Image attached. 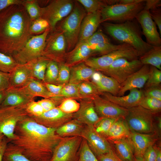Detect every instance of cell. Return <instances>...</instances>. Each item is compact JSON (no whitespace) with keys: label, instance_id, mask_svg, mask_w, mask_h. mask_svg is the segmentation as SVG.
<instances>
[{"label":"cell","instance_id":"cell-7","mask_svg":"<svg viewBox=\"0 0 161 161\" xmlns=\"http://www.w3.org/2000/svg\"><path fill=\"white\" fill-rule=\"evenodd\" d=\"M50 31L49 27L41 34L32 35L23 47L12 56L17 63L24 64L41 57Z\"/></svg>","mask_w":161,"mask_h":161},{"label":"cell","instance_id":"cell-6","mask_svg":"<svg viewBox=\"0 0 161 161\" xmlns=\"http://www.w3.org/2000/svg\"><path fill=\"white\" fill-rule=\"evenodd\" d=\"M136 50L130 45L124 43L120 48L97 57L89 58L83 62L87 66L96 71L103 72L114 61L121 58L129 60L138 59Z\"/></svg>","mask_w":161,"mask_h":161},{"label":"cell","instance_id":"cell-14","mask_svg":"<svg viewBox=\"0 0 161 161\" xmlns=\"http://www.w3.org/2000/svg\"><path fill=\"white\" fill-rule=\"evenodd\" d=\"M81 137L86 140L96 157L107 153L112 149L107 139L98 133L93 125H85Z\"/></svg>","mask_w":161,"mask_h":161},{"label":"cell","instance_id":"cell-27","mask_svg":"<svg viewBox=\"0 0 161 161\" xmlns=\"http://www.w3.org/2000/svg\"><path fill=\"white\" fill-rule=\"evenodd\" d=\"M69 67L70 74L68 83L75 84L89 80L96 71L86 65L83 62Z\"/></svg>","mask_w":161,"mask_h":161},{"label":"cell","instance_id":"cell-57","mask_svg":"<svg viewBox=\"0 0 161 161\" xmlns=\"http://www.w3.org/2000/svg\"><path fill=\"white\" fill-rule=\"evenodd\" d=\"M24 0H0V12L13 5H22Z\"/></svg>","mask_w":161,"mask_h":161},{"label":"cell","instance_id":"cell-32","mask_svg":"<svg viewBox=\"0 0 161 161\" xmlns=\"http://www.w3.org/2000/svg\"><path fill=\"white\" fill-rule=\"evenodd\" d=\"M85 125L72 119L56 130V133L61 137L81 136Z\"/></svg>","mask_w":161,"mask_h":161},{"label":"cell","instance_id":"cell-4","mask_svg":"<svg viewBox=\"0 0 161 161\" xmlns=\"http://www.w3.org/2000/svg\"><path fill=\"white\" fill-rule=\"evenodd\" d=\"M85 11L76 1L71 13L62 21L59 29L63 32L66 43V50L71 51L77 44L81 24Z\"/></svg>","mask_w":161,"mask_h":161},{"label":"cell","instance_id":"cell-15","mask_svg":"<svg viewBox=\"0 0 161 161\" xmlns=\"http://www.w3.org/2000/svg\"><path fill=\"white\" fill-rule=\"evenodd\" d=\"M93 100L95 110L100 117L125 118L128 109L122 107L100 95L94 96Z\"/></svg>","mask_w":161,"mask_h":161},{"label":"cell","instance_id":"cell-8","mask_svg":"<svg viewBox=\"0 0 161 161\" xmlns=\"http://www.w3.org/2000/svg\"><path fill=\"white\" fill-rule=\"evenodd\" d=\"M27 105L0 106V131L7 142L13 137L17 123L28 116L26 109Z\"/></svg>","mask_w":161,"mask_h":161},{"label":"cell","instance_id":"cell-23","mask_svg":"<svg viewBox=\"0 0 161 161\" xmlns=\"http://www.w3.org/2000/svg\"><path fill=\"white\" fill-rule=\"evenodd\" d=\"M91 79L101 93L108 92L114 96L117 95L120 88V84L113 78L96 71Z\"/></svg>","mask_w":161,"mask_h":161},{"label":"cell","instance_id":"cell-33","mask_svg":"<svg viewBox=\"0 0 161 161\" xmlns=\"http://www.w3.org/2000/svg\"><path fill=\"white\" fill-rule=\"evenodd\" d=\"M139 58L143 65L153 66L161 70V46H154Z\"/></svg>","mask_w":161,"mask_h":161},{"label":"cell","instance_id":"cell-54","mask_svg":"<svg viewBox=\"0 0 161 161\" xmlns=\"http://www.w3.org/2000/svg\"><path fill=\"white\" fill-rule=\"evenodd\" d=\"M151 18L159 29V34L161 35V9L159 7L149 11Z\"/></svg>","mask_w":161,"mask_h":161},{"label":"cell","instance_id":"cell-63","mask_svg":"<svg viewBox=\"0 0 161 161\" xmlns=\"http://www.w3.org/2000/svg\"><path fill=\"white\" fill-rule=\"evenodd\" d=\"M134 161H144L143 156L141 155H134Z\"/></svg>","mask_w":161,"mask_h":161},{"label":"cell","instance_id":"cell-2","mask_svg":"<svg viewBox=\"0 0 161 161\" xmlns=\"http://www.w3.org/2000/svg\"><path fill=\"white\" fill-rule=\"evenodd\" d=\"M22 5H11L0 12V52L12 56L32 35V22Z\"/></svg>","mask_w":161,"mask_h":161},{"label":"cell","instance_id":"cell-45","mask_svg":"<svg viewBox=\"0 0 161 161\" xmlns=\"http://www.w3.org/2000/svg\"><path fill=\"white\" fill-rule=\"evenodd\" d=\"M78 161H99L83 138Z\"/></svg>","mask_w":161,"mask_h":161},{"label":"cell","instance_id":"cell-31","mask_svg":"<svg viewBox=\"0 0 161 161\" xmlns=\"http://www.w3.org/2000/svg\"><path fill=\"white\" fill-rule=\"evenodd\" d=\"M21 87L27 93L35 97H39L53 99L55 96L49 92L42 82L33 78Z\"/></svg>","mask_w":161,"mask_h":161},{"label":"cell","instance_id":"cell-53","mask_svg":"<svg viewBox=\"0 0 161 161\" xmlns=\"http://www.w3.org/2000/svg\"><path fill=\"white\" fill-rule=\"evenodd\" d=\"M37 102L42 106L44 112L50 110L58 106L55 101L51 98H44Z\"/></svg>","mask_w":161,"mask_h":161},{"label":"cell","instance_id":"cell-34","mask_svg":"<svg viewBox=\"0 0 161 161\" xmlns=\"http://www.w3.org/2000/svg\"><path fill=\"white\" fill-rule=\"evenodd\" d=\"M2 161H32L23 154L20 150L13 143H7Z\"/></svg>","mask_w":161,"mask_h":161},{"label":"cell","instance_id":"cell-48","mask_svg":"<svg viewBox=\"0 0 161 161\" xmlns=\"http://www.w3.org/2000/svg\"><path fill=\"white\" fill-rule=\"evenodd\" d=\"M26 111L30 117H37L42 114L44 112L41 105L37 101L32 100L26 106Z\"/></svg>","mask_w":161,"mask_h":161},{"label":"cell","instance_id":"cell-56","mask_svg":"<svg viewBox=\"0 0 161 161\" xmlns=\"http://www.w3.org/2000/svg\"><path fill=\"white\" fill-rule=\"evenodd\" d=\"M161 1L160 0H146L143 10L150 11L160 7Z\"/></svg>","mask_w":161,"mask_h":161},{"label":"cell","instance_id":"cell-28","mask_svg":"<svg viewBox=\"0 0 161 161\" xmlns=\"http://www.w3.org/2000/svg\"><path fill=\"white\" fill-rule=\"evenodd\" d=\"M132 143L134 155H143L147 148L152 145L154 138L149 134L131 131L129 137Z\"/></svg>","mask_w":161,"mask_h":161},{"label":"cell","instance_id":"cell-36","mask_svg":"<svg viewBox=\"0 0 161 161\" xmlns=\"http://www.w3.org/2000/svg\"><path fill=\"white\" fill-rule=\"evenodd\" d=\"M59 98L61 102L65 98L79 100L85 99L80 94L77 84L69 83L64 85L60 92Z\"/></svg>","mask_w":161,"mask_h":161},{"label":"cell","instance_id":"cell-10","mask_svg":"<svg viewBox=\"0 0 161 161\" xmlns=\"http://www.w3.org/2000/svg\"><path fill=\"white\" fill-rule=\"evenodd\" d=\"M128 109L125 119L131 131L144 134L153 131V113L140 106Z\"/></svg>","mask_w":161,"mask_h":161},{"label":"cell","instance_id":"cell-21","mask_svg":"<svg viewBox=\"0 0 161 161\" xmlns=\"http://www.w3.org/2000/svg\"><path fill=\"white\" fill-rule=\"evenodd\" d=\"M35 98L21 87H10L6 90L4 98L0 106L25 105L34 100Z\"/></svg>","mask_w":161,"mask_h":161},{"label":"cell","instance_id":"cell-44","mask_svg":"<svg viewBox=\"0 0 161 161\" xmlns=\"http://www.w3.org/2000/svg\"><path fill=\"white\" fill-rule=\"evenodd\" d=\"M161 82V70L153 66H150L149 75L145 85V88L160 85Z\"/></svg>","mask_w":161,"mask_h":161},{"label":"cell","instance_id":"cell-20","mask_svg":"<svg viewBox=\"0 0 161 161\" xmlns=\"http://www.w3.org/2000/svg\"><path fill=\"white\" fill-rule=\"evenodd\" d=\"M80 100L78 110L73 114V119H75L85 125H94L100 117L96 113L92 98Z\"/></svg>","mask_w":161,"mask_h":161},{"label":"cell","instance_id":"cell-61","mask_svg":"<svg viewBox=\"0 0 161 161\" xmlns=\"http://www.w3.org/2000/svg\"><path fill=\"white\" fill-rule=\"evenodd\" d=\"M157 156L156 161H161V151L160 148H156Z\"/></svg>","mask_w":161,"mask_h":161},{"label":"cell","instance_id":"cell-24","mask_svg":"<svg viewBox=\"0 0 161 161\" xmlns=\"http://www.w3.org/2000/svg\"><path fill=\"white\" fill-rule=\"evenodd\" d=\"M100 19V11L86 15L82 22L77 44L86 40L95 32Z\"/></svg>","mask_w":161,"mask_h":161},{"label":"cell","instance_id":"cell-26","mask_svg":"<svg viewBox=\"0 0 161 161\" xmlns=\"http://www.w3.org/2000/svg\"><path fill=\"white\" fill-rule=\"evenodd\" d=\"M94 53L87 44L83 41L77 44L75 47L66 55L65 65L70 67L83 62Z\"/></svg>","mask_w":161,"mask_h":161},{"label":"cell","instance_id":"cell-50","mask_svg":"<svg viewBox=\"0 0 161 161\" xmlns=\"http://www.w3.org/2000/svg\"><path fill=\"white\" fill-rule=\"evenodd\" d=\"M143 92L144 96L155 98L161 101L160 85L145 88Z\"/></svg>","mask_w":161,"mask_h":161},{"label":"cell","instance_id":"cell-41","mask_svg":"<svg viewBox=\"0 0 161 161\" xmlns=\"http://www.w3.org/2000/svg\"><path fill=\"white\" fill-rule=\"evenodd\" d=\"M139 106L152 113L160 112L161 110V101L154 98L144 96Z\"/></svg>","mask_w":161,"mask_h":161},{"label":"cell","instance_id":"cell-42","mask_svg":"<svg viewBox=\"0 0 161 161\" xmlns=\"http://www.w3.org/2000/svg\"><path fill=\"white\" fill-rule=\"evenodd\" d=\"M18 64L12 56L0 52V71L11 73Z\"/></svg>","mask_w":161,"mask_h":161},{"label":"cell","instance_id":"cell-37","mask_svg":"<svg viewBox=\"0 0 161 161\" xmlns=\"http://www.w3.org/2000/svg\"><path fill=\"white\" fill-rule=\"evenodd\" d=\"M22 5L25 9L32 21L41 18L43 8L39 6L36 1L24 0Z\"/></svg>","mask_w":161,"mask_h":161},{"label":"cell","instance_id":"cell-39","mask_svg":"<svg viewBox=\"0 0 161 161\" xmlns=\"http://www.w3.org/2000/svg\"><path fill=\"white\" fill-rule=\"evenodd\" d=\"M59 66L56 62L49 60L47 66L44 82L55 84L58 75Z\"/></svg>","mask_w":161,"mask_h":161},{"label":"cell","instance_id":"cell-22","mask_svg":"<svg viewBox=\"0 0 161 161\" xmlns=\"http://www.w3.org/2000/svg\"><path fill=\"white\" fill-rule=\"evenodd\" d=\"M124 44H112L103 32H99L94 34L91 38L89 46L94 53H97L102 55L120 48Z\"/></svg>","mask_w":161,"mask_h":161},{"label":"cell","instance_id":"cell-51","mask_svg":"<svg viewBox=\"0 0 161 161\" xmlns=\"http://www.w3.org/2000/svg\"><path fill=\"white\" fill-rule=\"evenodd\" d=\"M96 157L99 161H124L112 148L108 152Z\"/></svg>","mask_w":161,"mask_h":161},{"label":"cell","instance_id":"cell-47","mask_svg":"<svg viewBox=\"0 0 161 161\" xmlns=\"http://www.w3.org/2000/svg\"><path fill=\"white\" fill-rule=\"evenodd\" d=\"M49 27V24L47 20L39 18L32 22L30 28V32L32 35L37 34L44 32Z\"/></svg>","mask_w":161,"mask_h":161},{"label":"cell","instance_id":"cell-59","mask_svg":"<svg viewBox=\"0 0 161 161\" xmlns=\"http://www.w3.org/2000/svg\"><path fill=\"white\" fill-rule=\"evenodd\" d=\"M7 143V138L5 137L0 145V161H2L3 154Z\"/></svg>","mask_w":161,"mask_h":161},{"label":"cell","instance_id":"cell-46","mask_svg":"<svg viewBox=\"0 0 161 161\" xmlns=\"http://www.w3.org/2000/svg\"><path fill=\"white\" fill-rule=\"evenodd\" d=\"M58 75L55 84H65L69 82V80L70 74V67L62 63L58 65Z\"/></svg>","mask_w":161,"mask_h":161},{"label":"cell","instance_id":"cell-3","mask_svg":"<svg viewBox=\"0 0 161 161\" xmlns=\"http://www.w3.org/2000/svg\"><path fill=\"white\" fill-rule=\"evenodd\" d=\"M102 23L108 34L116 40L132 46L137 51L139 57L154 47L143 39L138 26L132 20L120 24Z\"/></svg>","mask_w":161,"mask_h":161},{"label":"cell","instance_id":"cell-11","mask_svg":"<svg viewBox=\"0 0 161 161\" xmlns=\"http://www.w3.org/2000/svg\"><path fill=\"white\" fill-rule=\"evenodd\" d=\"M74 2L70 0H54L43 7L41 18L47 21L50 31L55 29L58 22L71 13L74 7Z\"/></svg>","mask_w":161,"mask_h":161},{"label":"cell","instance_id":"cell-60","mask_svg":"<svg viewBox=\"0 0 161 161\" xmlns=\"http://www.w3.org/2000/svg\"><path fill=\"white\" fill-rule=\"evenodd\" d=\"M141 0H117V4H129L140 1Z\"/></svg>","mask_w":161,"mask_h":161},{"label":"cell","instance_id":"cell-43","mask_svg":"<svg viewBox=\"0 0 161 161\" xmlns=\"http://www.w3.org/2000/svg\"><path fill=\"white\" fill-rule=\"evenodd\" d=\"M80 106V103L75 99L68 98L64 99L58 107L64 112L73 114L78 110Z\"/></svg>","mask_w":161,"mask_h":161},{"label":"cell","instance_id":"cell-55","mask_svg":"<svg viewBox=\"0 0 161 161\" xmlns=\"http://www.w3.org/2000/svg\"><path fill=\"white\" fill-rule=\"evenodd\" d=\"M156 148L152 145L146 149L143 155V158L144 161H156Z\"/></svg>","mask_w":161,"mask_h":161},{"label":"cell","instance_id":"cell-12","mask_svg":"<svg viewBox=\"0 0 161 161\" xmlns=\"http://www.w3.org/2000/svg\"><path fill=\"white\" fill-rule=\"evenodd\" d=\"M143 65L138 59L129 60L121 58L114 61L102 72L121 84Z\"/></svg>","mask_w":161,"mask_h":161},{"label":"cell","instance_id":"cell-52","mask_svg":"<svg viewBox=\"0 0 161 161\" xmlns=\"http://www.w3.org/2000/svg\"><path fill=\"white\" fill-rule=\"evenodd\" d=\"M11 73L0 71V91L6 90L10 86Z\"/></svg>","mask_w":161,"mask_h":161},{"label":"cell","instance_id":"cell-17","mask_svg":"<svg viewBox=\"0 0 161 161\" xmlns=\"http://www.w3.org/2000/svg\"><path fill=\"white\" fill-rule=\"evenodd\" d=\"M140 24L147 42L154 47L161 45L160 35L158 32L156 24L151 16L149 11L143 10L135 18Z\"/></svg>","mask_w":161,"mask_h":161},{"label":"cell","instance_id":"cell-40","mask_svg":"<svg viewBox=\"0 0 161 161\" xmlns=\"http://www.w3.org/2000/svg\"><path fill=\"white\" fill-rule=\"evenodd\" d=\"M117 119L100 117L93 126L96 131L106 138L107 133L113 123Z\"/></svg>","mask_w":161,"mask_h":161},{"label":"cell","instance_id":"cell-19","mask_svg":"<svg viewBox=\"0 0 161 161\" xmlns=\"http://www.w3.org/2000/svg\"><path fill=\"white\" fill-rule=\"evenodd\" d=\"M127 95L117 96L108 92H102L100 95L104 98L123 108L129 109L139 106L144 96L143 91L134 88L130 90Z\"/></svg>","mask_w":161,"mask_h":161},{"label":"cell","instance_id":"cell-64","mask_svg":"<svg viewBox=\"0 0 161 161\" xmlns=\"http://www.w3.org/2000/svg\"><path fill=\"white\" fill-rule=\"evenodd\" d=\"M5 136L0 131V145L2 142Z\"/></svg>","mask_w":161,"mask_h":161},{"label":"cell","instance_id":"cell-16","mask_svg":"<svg viewBox=\"0 0 161 161\" xmlns=\"http://www.w3.org/2000/svg\"><path fill=\"white\" fill-rule=\"evenodd\" d=\"M30 117L41 125L48 128L56 129L72 119L73 114L64 112L57 107L44 112L39 116Z\"/></svg>","mask_w":161,"mask_h":161},{"label":"cell","instance_id":"cell-9","mask_svg":"<svg viewBox=\"0 0 161 161\" xmlns=\"http://www.w3.org/2000/svg\"><path fill=\"white\" fill-rule=\"evenodd\" d=\"M83 140L81 136L62 137L49 161H78Z\"/></svg>","mask_w":161,"mask_h":161},{"label":"cell","instance_id":"cell-38","mask_svg":"<svg viewBox=\"0 0 161 161\" xmlns=\"http://www.w3.org/2000/svg\"><path fill=\"white\" fill-rule=\"evenodd\" d=\"M76 1L83 6L88 13L100 11L104 6L109 5V0H78Z\"/></svg>","mask_w":161,"mask_h":161},{"label":"cell","instance_id":"cell-18","mask_svg":"<svg viewBox=\"0 0 161 161\" xmlns=\"http://www.w3.org/2000/svg\"><path fill=\"white\" fill-rule=\"evenodd\" d=\"M150 69V65H143L120 84V88L117 96H123L126 91L133 89H140L144 87L148 78Z\"/></svg>","mask_w":161,"mask_h":161},{"label":"cell","instance_id":"cell-13","mask_svg":"<svg viewBox=\"0 0 161 161\" xmlns=\"http://www.w3.org/2000/svg\"><path fill=\"white\" fill-rule=\"evenodd\" d=\"M66 50V41L63 32L55 29L50 31L47 36L42 57L58 63Z\"/></svg>","mask_w":161,"mask_h":161},{"label":"cell","instance_id":"cell-30","mask_svg":"<svg viewBox=\"0 0 161 161\" xmlns=\"http://www.w3.org/2000/svg\"><path fill=\"white\" fill-rule=\"evenodd\" d=\"M114 150L124 161H134V149L129 137L112 141Z\"/></svg>","mask_w":161,"mask_h":161},{"label":"cell","instance_id":"cell-35","mask_svg":"<svg viewBox=\"0 0 161 161\" xmlns=\"http://www.w3.org/2000/svg\"><path fill=\"white\" fill-rule=\"evenodd\" d=\"M80 94L84 98H92L95 95H100L95 84L89 80L77 84Z\"/></svg>","mask_w":161,"mask_h":161},{"label":"cell","instance_id":"cell-25","mask_svg":"<svg viewBox=\"0 0 161 161\" xmlns=\"http://www.w3.org/2000/svg\"><path fill=\"white\" fill-rule=\"evenodd\" d=\"M33 78L30 62L23 64H18L11 73L10 87H23Z\"/></svg>","mask_w":161,"mask_h":161},{"label":"cell","instance_id":"cell-58","mask_svg":"<svg viewBox=\"0 0 161 161\" xmlns=\"http://www.w3.org/2000/svg\"><path fill=\"white\" fill-rule=\"evenodd\" d=\"M49 60H47L43 64L38 72L36 79L44 82L46 70L47 66Z\"/></svg>","mask_w":161,"mask_h":161},{"label":"cell","instance_id":"cell-62","mask_svg":"<svg viewBox=\"0 0 161 161\" xmlns=\"http://www.w3.org/2000/svg\"><path fill=\"white\" fill-rule=\"evenodd\" d=\"M6 90L0 91V106L6 94Z\"/></svg>","mask_w":161,"mask_h":161},{"label":"cell","instance_id":"cell-29","mask_svg":"<svg viewBox=\"0 0 161 161\" xmlns=\"http://www.w3.org/2000/svg\"><path fill=\"white\" fill-rule=\"evenodd\" d=\"M131 131L125 118L117 119L110 128L106 138L111 141L130 137Z\"/></svg>","mask_w":161,"mask_h":161},{"label":"cell","instance_id":"cell-1","mask_svg":"<svg viewBox=\"0 0 161 161\" xmlns=\"http://www.w3.org/2000/svg\"><path fill=\"white\" fill-rule=\"evenodd\" d=\"M56 130L37 123L28 116L17 123L13 137L7 142L16 146L32 161H49L62 138Z\"/></svg>","mask_w":161,"mask_h":161},{"label":"cell","instance_id":"cell-49","mask_svg":"<svg viewBox=\"0 0 161 161\" xmlns=\"http://www.w3.org/2000/svg\"><path fill=\"white\" fill-rule=\"evenodd\" d=\"M42 83L48 91L55 95V97L53 99L55 101L58 106L61 102L59 99V95L65 84L58 85L43 82Z\"/></svg>","mask_w":161,"mask_h":161},{"label":"cell","instance_id":"cell-5","mask_svg":"<svg viewBox=\"0 0 161 161\" xmlns=\"http://www.w3.org/2000/svg\"><path fill=\"white\" fill-rule=\"evenodd\" d=\"M145 0L129 4L106 5L100 10V23L108 21L125 22L132 20L143 9Z\"/></svg>","mask_w":161,"mask_h":161}]
</instances>
